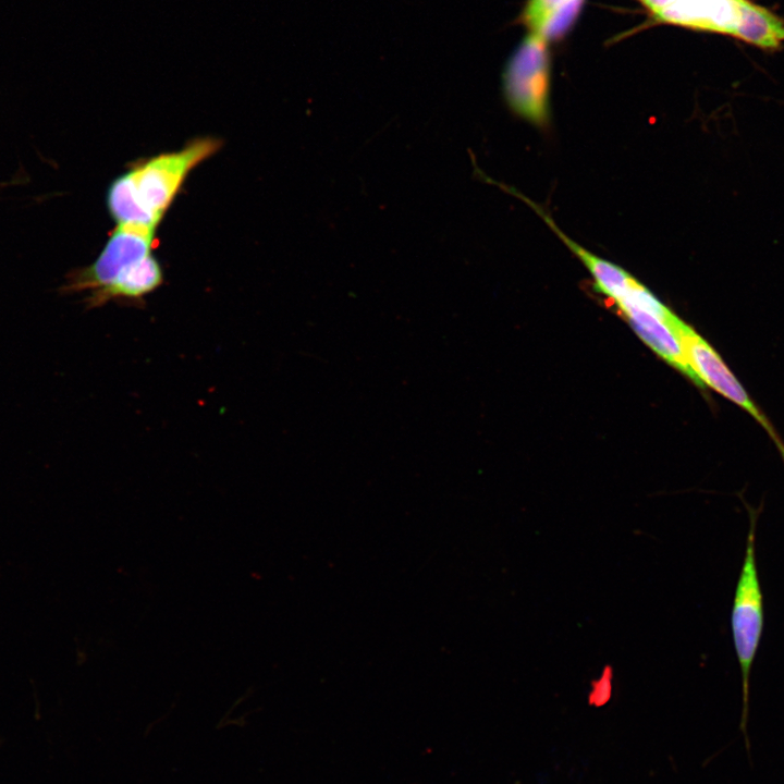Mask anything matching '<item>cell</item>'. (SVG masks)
Listing matches in <instances>:
<instances>
[{
  "label": "cell",
  "mask_w": 784,
  "mask_h": 784,
  "mask_svg": "<svg viewBox=\"0 0 784 784\" xmlns=\"http://www.w3.org/2000/svg\"><path fill=\"white\" fill-rule=\"evenodd\" d=\"M221 146L216 137H197L181 149L138 160L108 188L107 208L115 224L156 232L188 174Z\"/></svg>",
  "instance_id": "6da1fadb"
},
{
  "label": "cell",
  "mask_w": 784,
  "mask_h": 784,
  "mask_svg": "<svg viewBox=\"0 0 784 784\" xmlns=\"http://www.w3.org/2000/svg\"><path fill=\"white\" fill-rule=\"evenodd\" d=\"M156 232L117 225L96 260L69 272L61 293L87 292V309L110 302L143 306L145 297L163 283V271L152 253Z\"/></svg>",
  "instance_id": "7a4b0ae2"
},
{
  "label": "cell",
  "mask_w": 784,
  "mask_h": 784,
  "mask_svg": "<svg viewBox=\"0 0 784 784\" xmlns=\"http://www.w3.org/2000/svg\"><path fill=\"white\" fill-rule=\"evenodd\" d=\"M749 517L744 560L736 583L731 628L734 648L742 676L743 708L739 728L744 735L745 746L750 754V742L747 732L749 716L750 674L757 656L764 626L763 595L756 562V529L760 509H752L744 502Z\"/></svg>",
  "instance_id": "3957f363"
},
{
  "label": "cell",
  "mask_w": 784,
  "mask_h": 784,
  "mask_svg": "<svg viewBox=\"0 0 784 784\" xmlns=\"http://www.w3.org/2000/svg\"><path fill=\"white\" fill-rule=\"evenodd\" d=\"M503 93L511 110L538 127L550 120V61L547 40L536 33L525 37L505 65Z\"/></svg>",
  "instance_id": "277c9868"
},
{
  "label": "cell",
  "mask_w": 784,
  "mask_h": 784,
  "mask_svg": "<svg viewBox=\"0 0 784 784\" xmlns=\"http://www.w3.org/2000/svg\"><path fill=\"white\" fill-rule=\"evenodd\" d=\"M676 333L686 362L701 383L712 388L750 414L768 432L784 460V443L774 427L754 403L718 352L682 320L676 328Z\"/></svg>",
  "instance_id": "5b68a950"
},
{
  "label": "cell",
  "mask_w": 784,
  "mask_h": 784,
  "mask_svg": "<svg viewBox=\"0 0 784 784\" xmlns=\"http://www.w3.org/2000/svg\"><path fill=\"white\" fill-rule=\"evenodd\" d=\"M617 311L626 318L639 338L658 355L688 377L698 388H705L688 366L676 330L649 311L626 306Z\"/></svg>",
  "instance_id": "8992f818"
},
{
  "label": "cell",
  "mask_w": 784,
  "mask_h": 784,
  "mask_svg": "<svg viewBox=\"0 0 784 784\" xmlns=\"http://www.w3.org/2000/svg\"><path fill=\"white\" fill-rule=\"evenodd\" d=\"M583 2L584 0H569L564 3L546 19L536 34L547 41L561 36L575 20Z\"/></svg>",
  "instance_id": "52a82bcc"
},
{
  "label": "cell",
  "mask_w": 784,
  "mask_h": 784,
  "mask_svg": "<svg viewBox=\"0 0 784 784\" xmlns=\"http://www.w3.org/2000/svg\"><path fill=\"white\" fill-rule=\"evenodd\" d=\"M569 0H529L523 13L531 33L539 30L546 19Z\"/></svg>",
  "instance_id": "ba28073f"
},
{
  "label": "cell",
  "mask_w": 784,
  "mask_h": 784,
  "mask_svg": "<svg viewBox=\"0 0 784 784\" xmlns=\"http://www.w3.org/2000/svg\"><path fill=\"white\" fill-rule=\"evenodd\" d=\"M612 696V670L607 666L598 679L591 682V689L588 694V703L593 707H602L609 702Z\"/></svg>",
  "instance_id": "9c48e42d"
},
{
  "label": "cell",
  "mask_w": 784,
  "mask_h": 784,
  "mask_svg": "<svg viewBox=\"0 0 784 784\" xmlns=\"http://www.w3.org/2000/svg\"><path fill=\"white\" fill-rule=\"evenodd\" d=\"M761 10H762V7H760L758 14L756 15L755 20L752 21L751 25L749 26V28H748V30H747V33H746V35H745V38H744L743 40H745L746 37L748 36L749 32H750L751 28H752V25L755 24L756 20H757V19L759 17V15H760Z\"/></svg>",
  "instance_id": "30bf717a"
}]
</instances>
